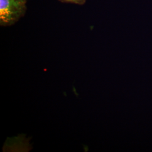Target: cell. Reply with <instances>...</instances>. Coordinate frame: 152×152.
Wrapping results in <instances>:
<instances>
[{"mask_svg": "<svg viewBox=\"0 0 152 152\" xmlns=\"http://www.w3.org/2000/svg\"><path fill=\"white\" fill-rule=\"evenodd\" d=\"M27 11L26 1L22 0H0V24L10 26L24 16Z\"/></svg>", "mask_w": 152, "mask_h": 152, "instance_id": "obj_1", "label": "cell"}, {"mask_svg": "<svg viewBox=\"0 0 152 152\" xmlns=\"http://www.w3.org/2000/svg\"><path fill=\"white\" fill-rule=\"evenodd\" d=\"M59 1H60L62 2L75 4L80 5H84L86 1V0H59Z\"/></svg>", "mask_w": 152, "mask_h": 152, "instance_id": "obj_2", "label": "cell"}, {"mask_svg": "<svg viewBox=\"0 0 152 152\" xmlns=\"http://www.w3.org/2000/svg\"><path fill=\"white\" fill-rule=\"evenodd\" d=\"M22 1H26L27 2V0H22Z\"/></svg>", "mask_w": 152, "mask_h": 152, "instance_id": "obj_3", "label": "cell"}]
</instances>
